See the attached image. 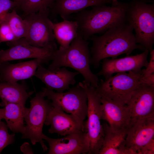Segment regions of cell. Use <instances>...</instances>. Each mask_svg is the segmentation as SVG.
Wrapping results in <instances>:
<instances>
[{
	"label": "cell",
	"instance_id": "cell-1",
	"mask_svg": "<svg viewBox=\"0 0 154 154\" xmlns=\"http://www.w3.org/2000/svg\"><path fill=\"white\" fill-rule=\"evenodd\" d=\"M133 28L126 20L110 28L102 35H94L90 39L92 45L90 51V65L99 66L103 59L115 58L119 55H129L134 50L145 48L137 43Z\"/></svg>",
	"mask_w": 154,
	"mask_h": 154
},
{
	"label": "cell",
	"instance_id": "cell-2",
	"mask_svg": "<svg viewBox=\"0 0 154 154\" xmlns=\"http://www.w3.org/2000/svg\"><path fill=\"white\" fill-rule=\"evenodd\" d=\"M129 3L119 2L118 5L93 7L76 13L74 20L78 23V33L87 40L95 34L105 32L126 20Z\"/></svg>",
	"mask_w": 154,
	"mask_h": 154
},
{
	"label": "cell",
	"instance_id": "cell-3",
	"mask_svg": "<svg viewBox=\"0 0 154 154\" xmlns=\"http://www.w3.org/2000/svg\"><path fill=\"white\" fill-rule=\"evenodd\" d=\"M90 58L88 42L78 33L67 48L55 51L48 69L53 70L63 67L72 68L82 75L84 81L96 88L99 80L90 69Z\"/></svg>",
	"mask_w": 154,
	"mask_h": 154
},
{
	"label": "cell",
	"instance_id": "cell-4",
	"mask_svg": "<svg viewBox=\"0 0 154 154\" xmlns=\"http://www.w3.org/2000/svg\"><path fill=\"white\" fill-rule=\"evenodd\" d=\"M146 0H133L129 3L127 21L135 32L137 43L150 52L154 42V4Z\"/></svg>",
	"mask_w": 154,
	"mask_h": 154
},
{
	"label": "cell",
	"instance_id": "cell-5",
	"mask_svg": "<svg viewBox=\"0 0 154 154\" xmlns=\"http://www.w3.org/2000/svg\"><path fill=\"white\" fill-rule=\"evenodd\" d=\"M142 83L141 73L121 72L101 80L95 88L100 96L125 105L133 92Z\"/></svg>",
	"mask_w": 154,
	"mask_h": 154
},
{
	"label": "cell",
	"instance_id": "cell-6",
	"mask_svg": "<svg viewBox=\"0 0 154 154\" xmlns=\"http://www.w3.org/2000/svg\"><path fill=\"white\" fill-rule=\"evenodd\" d=\"M78 83L85 89L87 97L88 118L84 121V126L90 142L89 154H98L104 136L101 121V96L90 84L84 80Z\"/></svg>",
	"mask_w": 154,
	"mask_h": 154
},
{
	"label": "cell",
	"instance_id": "cell-7",
	"mask_svg": "<svg viewBox=\"0 0 154 154\" xmlns=\"http://www.w3.org/2000/svg\"><path fill=\"white\" fill-rule=\"evenodd\" d=\"M41 92L37 93L30 101V107L25 118V130L21 138L30 140L35 145L40 143L43 151L48 148L42 139V128L48 114L52 106L49 100H45Z\"/></svg>",
	"mask_w": 154,
	"mask_h": 154
},
{
	"label": "cell",
	"instance_id": "cell-8",
	"mask_svg": "<svg viewBox=\"0 0 154 154\" xmlns=\"http://www.w3.org/2000/svg\"><path fill=\"white\" fill-rule=\"evenodd\" d=\"M44 97L52 101V105L76 116L84 121L87 116V97L85 89L78 84L68 91L55 92L46 88L40 92Z\"/></svg>",
	"mask_w": 154,
	"mask_h": 154
},
{
	"label": "cell",
	"instance_id": "cell-9",
	"mask_svg": "<svg viewBox=\"0 0 154 154\" xmlns=\"http://www.w3.org/2000/svg\"><path fill=\"white\" fill-rule=\"evenodd\" d=\"M48 9L25 15L29 28L24 38L31 45L40 48L56 50L57 46L53 32V23L48 17Z\"/></svg>",
	"mask_w": 154,
	"mask_h": 154
},
{
	"label": "cell",
	"instance_id": "cell-10",
	"mask_svg": "<svg viewBox=\"0 0 154 154\" xmlns=\"http://www.w3.org/2000/svg\"><path fill=\"white\" fill-rule=\"evenodd\" d=\"M9 48L0 50V63L17 60L29 58H38L47 63L52 60L56 50L40 48L29 44L24 38L15 41L8 42Z\"/></svg>",
	"mask_w": 154,
	"mask_h": 154
},
{
	"label": "cell",
	"instance_id": "cell-11",
	"mask_svg": "<svg viewBox=\"0 0 154 154\" xmlns=\"http://www.w3.org/2000/svg\"><path fill=\"white\" fill-rule=\"evenodd\" d=\"M149 52L147 49H145L142 53L134 55L119 58H104L101 62V69L96 75L103 76L106 79L119 72L132 71L141 73L142 68L146 67L148 64L147 57Z\"/></svg>",
	"mask_w": 154,
	"mask_h": 154
},
{
	"label": "cell",
	"instance_id": "cell-12",
	"mask_svg": "<svg viewBox=\"0 0 154 154\" xmlns=\"http://www.w3.org/2000/svg\"><path fill=\"white\" fill-rule=\"evenodd\" d=\"M42 139L49 145L48 154H89V140L85 131L75 133L57 139L44 134Z\"/></svg>",
	"mask_w": 154,
	"mask_h": 154
},
{
	"label": "cell",
	"instance_id": "cell-13",
	"mask_svg": "<svg viewBox=\"0 0 154 154\" xmlns=\"http://www.w3.org/2000/svg\"><path fill=\"white\" fill-rule=\"evenodd\" d=\"M125 105L130 114L129 125L139 119L154 117V86L142 83L133 92Z\"/></svg>",
	"mask_w": 154,
	"mask_h": 154
},
{
	"label": "cell",
	"instance_id": "cell-14",
	"mask_svg": "<svg viewBox=\"0 0 154 154\" xmlns=\"http://www.w3.org/2000/svg\"><path fill=\"white\" fill-rule=\"evenodd\" d=\"M44 124L50 125L48 130L49 133H57L61 136L85 131L84 121L74 115L65 113L60 108L52 105Z\"/></svg>",
	"mask_w": 154,
	"mask_h": 154
},
{
	"label": "cell",
	"instance_id": "cell-15",
	"mask_svg": "<svg viewBox=\"0 0 154 154\" xmlns=\"http://www.w3.org/2000/svg\"><path fill=\"white\" fill-rule=\"evenodd\" d=\"M154 138V117L138 120L130 125L125 138V146L133 154Z\"/></svg>",
	"mask_w": 154,
	"mask_h": 154
},
{
	"label": "cell",
	"instance_id": "cell-16",
	"mask_svg": "<svg viewBox=\"0 0 154 154\" xmlns=\"http://www.w3.org/2000/svg\"><path fill=\"white\" fill-rule=\"evenodd\" d=\"M79 74L77 71L68 70L66 67L51 70L40 65L37 69L34 76L41 80L48 89L61 92L68 90L70 85L75 84V77Z\"/></svg>",
	"mask_w": 154,
	"mask_h": 154
},
{
	"label": "cell",
	"instance_id": "cell-17",
	"mask_svg": "<svg viewBox=\"0 0 154 154\" xmlns=\"http://www.w3.org/2000/svg\"><path fill=\"white\" fill-rule=\"evenodd\" d=\"M100 96L102 119L106 121L113 130L127 129L131 121L130 114L127 107L118 104L104 96Z\"/></svg>",
	"mask_w": 154,
	"mask_h": 154
},
{
	"label": "cell",
	"instance_id": "cell-18",
	"mask_svg": "<svg viewBox=\"0 0 154 154\" xmlns=\"http://www.w3.org/2000/svg\"><path fill=\"white\" fill-rule=\"evenodd\" d=\"M45 63L42 60H32L12 64L9 61L0 63V82L14 83L34 76L38 66Z\"/></svg>",
	"mask_w": 154,
	"mask_h": 154
},
{
	"label": "cell",
	"instance_id": "cell-19",
	"mask_svg": "<svg viewBox=\"0 0 154 154\" xmlns=\"http://www.w3.org/2000/svg\"><path fill=\"white\" fill-rule=\"evenodd\" d=\"M102 125L104 136L98 154H133L125 146L127 129L114 131L107 123Z\"/></svg>",
	"mask_w": 154,
	"mask_h": 154
},
{
	"label": "cell",
	"instance_id": "cell-20",
	"mask_svg": "<svg viewBox=\"0 0 154 154\" xmlns=\"http://www.w3.org/2000/svg\"><path fill=\"white\" fill-rule=\"evenodd\" d=\"M112 3L111 0H54L50 9L63 19H68L72 14L87 8Z\"/></svg>",
	"mask_w": 154,
	"mask_h": 154
},
{
	"label": "cell",
	"instance_id": "cell-21",
	"mask_svg": "<svg viewBox=\"0 0 154 154\" xmlns=\"http://www.w3.org/2000/svg\"><path fill=\"white\" fill-rule=\"evenodd\" d=\"M1 109L3 118L6 121L10 129L14 133H20L22 134L25 130L24 121L29 108L19 104L7 102Z\"/></svg>",
	"mask_w": 154,
	"mask_h": 154
},
{
	"label": "cell",
	"instance_id": "cell-22",
	"mask_svg": "<svg viewBox=\"0 0 154 154\" xmlns=\"http://www.w3.org/2000/svg\"><path fill=\"white\" fill-rule=\"evenodd\" d=\"M25 83L19 84L17 82L11 83L0 82V98L2 106L7 102L15 103L25 106L27 99L33 93L27 91Z\"/></svg>",
	"mask_w": 154,
	"mask_h": 154
},
{
	"label": "cell",
	"instance_id": "cell-23",
	"mask_svg": "<svg viewBox=\"0 0 154 154\" xmlns=\"http://www.w3.org/2000/svg\"><path fill=\"white\" fill-rule=\"evenodd\" d=\"M53 32L55 39L59 45V48H66L78 35V23L75 20L66 19L53 23Z\"/></svg>",
	"mask_w": 154,
	"mask_h": 154
},
{
	"label": "cell",
	"instance_id": "cell-24",
	"mask_svg": "<svg viewBox=\"0 0 154 154\" xmlns=\"http://www.w3.org/2000/svg\"><path fill=\"white\" fill-rule=\"evenodd\" d=\"M4 22L9 25L17 40L26 37L29 28L28 22L20 16L15 9L8 13Z\"/></svg>",
	"mask_w": 154,
	"mask_h": 154
},
{
	"label": "cell",
	"instance_id": "cell-25",
	"mask_svg": "<svg viewBox=\"0 0 154 154\" xmlns=\"http://www.w3.org/2000/svg\"><path fill=\"white\" fill-rule=\"evenodd\" d=\"M54 0H21L18 7L25 15L48 9L50 10Z\"/></svg>",
	"mask_w": 154,
	"mask_h": 154
},
{
	"label": "cell",
	"instance_id": "cell-26",
	"mask_svg": "<svg viewBox=\"0 0 154 154\" xmlns=\"http://www.w3.org/2000/svg\"><path fill=\"white\" fill-rule=\"evenodd\" d=\"M8 128L5 122L0 121V153L5 147L13 143L15 141V133L9 134Z\"/></svg>",
	"mask_w": 154,
	"mask_h": 154
},
{
	"label": "cell",
	"instance_id": "cell-27",
	"mask_svg": "<svg viewBox=\"0 0 154 154\" xmlns=\"http://www.w3.org/2000/svg\"><path fill=\"white\" fill-rule=\"evenodd\" d=\"M16 40V38L9 25L5 22L0 24V43Z\"/></svg>",
	"mask_w": 154,
	"mask_h": 154
},
{
	"label": "cell",
	"instance_id": "cell-28",
	"mask_svg": "<svg viewBox=\"0 0 154 154\" xmlns=\"http://www.w3.org/2000/svg\"><path fill=\"white\" fill-rule=\"evenodd\" d=\"M18 6V3L12 0H0V24L4 22L9 10Z\"/></svg>",
	"mask_w": 154,
	"mask_h": 154
},
{
	"label": "cell",
	"instance_id": "cell-29",
	"mask_svg": "<svg viewBox=\"0 0 154 154\" xmlns=\"http://www.w3.org/2000/svg\"><path fill=\"white\" fill-rule=\"evenodd\" d=\"M150 52V59L146 68L142 70V78L154 74V49Z\"/></svg>",
	"mask_w": 154,
	"mask_h": 154
},
{
	"label": "cell",
	"instance_id": "cell-30",
	"mask_svg": "<svg viewBox=\"0 0 154 154\" xmlns=\"http://www.w3.org/2000/svg\"><path fill=\"white\" fill-rule=\"evenodd\" d=\"M154 138L142 147L137 152V154H154Z\"/></svg>",
	"mask_w": 154,
	"mask_h": 154
},
{
	"label": "cell",
	"instance_id": "cell-31",
	"mask_svg": "<svg viewBox=\"0 0 154 154\" xmlns=\"http://www.w3.org/2000/svg\"><path fill=\"white\" fill-rule=\"evenodd\" d=\"M143 83L147 85L154 86V74L146 77L142 78Z\"/></svg>",
	"mask_w": 154,
	"mask_h": 154
},
{
	"label": "cell",
	"instance_id": "cell-32",
	"mask_svg": "<svg viewBox=\"0 0 154 154\" xmlns=\"http://www.w3.org/2000/svg\"><path fill=\"white\" fill-rule=\"evenodd\" d=\"M20 150L24 154H33L31 146L28 142L24 143L20 147Z\"/></svg>",
	"mask_w": 154,
	"mask_h": 154
},
{
	"label": "cell",
	"instance_id": "cell-33",
	"mask_svg": "<svg viewBox=\"0 0 154 154\" xmlns=\"http://www.w3.org/2000/svg\"><path fill=\"white\" fill-rule=\"evenodd\" d=\"M112 2V5H115L118 4L119 2L118 0H111Z\"/></svg>",
	"mask_w": 154,
	"mask_h": 154
},
{
	"label": "cell",
	"instance_id": "cell-34",
	"mask_svg": "<svg viewBox=\"0 0 154 154\" xmlns=\"http://www.w3.org/2000/svg\"><path fill=\"white\" fill-rule=\"evenodd\" d=\"M2 119H3L1 114V109H0V121H1Z\"/></svg>",
	"mask_w": 154,
	"mask_h": 154
},
{
	"label": "cell",
	"instance_id": "cell-35",
	"mask_svg": "<svg viewBox=\"0 0 154 154\" xmlns=\"http://www.w3.org/2000/svg\"><path fill=\"white\" fill-rule=\"evenodd\" d=\"M12 0L17 2L18 3V5H19V3L20 1V0Z\"/></svg>",
	"mask_w": 154,
	"mask_h": 154
},
{
	"label": "cell",
	"instance_id": "cell-36",
	"mask_svg": "<svg viewBox=\"0 0 154 154\" xmlns=\"http://www.w3.org/2000/svg\"><path fill=\"white\" fill-rule=\"evenodd\" d=\"M21 0H20V1H19V3H20V2Z\"/></svg>",
	"mask_w": 154,
	"mask_h": 154
},
{
	"label": "cell",
	"instance_id": "cell-37",
	"mask_svg": "<svg viewBox=\"0 0 154 154\" xmlns=\"http://www.w3.org/2000/svg\"></svg>",
	"mask_w": 154,
	"mask_h": 154
}]
</instances>
